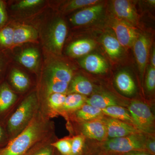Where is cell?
<instances>
[{
  "label": "cell",
  "instance_id": "1",
  "mask_svg": "<svg viewBox=\"0 0 155 155\" xmlns=\"http://www.w3.org/2000/svg\"><path fill=\"white\" fill-rule=\"evenodd\" d=\"M54 125L40 107L30 124L0 148V155H26L37 147L52 141Z\"/></svg>",
  "mask_w": 155,
  "mask_h": 155
},
{
  "label": "cell",
  "instance_id": "2",
  "mask_svg": "<svg viewBox=\"0 0 155 155\" xmlns=\"http://www.w3.org/2000/svg\"><path fill=\"white\" fill-rule=\"evenodd\" d=\"M40 107L37 91L31 93L22 100L5 123L9 141L15 138L28 126Z\"/></svg>",
  "mask_w": 155,
  "mask_h": 155
},
{
  "label": "cell",
  "instance_id": "3",
  "mask_svg": "<svg viewBox=\"0 0 155 155\" xmlns=\"http://www.w3.org/2000/svg\"><path fill=\"white\" fill-rule=\"evenodd\" d=\"M73 77V70L69 65L57 59H50L45 63L38 90L57 82L70 83Z\"/></svg>",
  "mask_w": 155,
  "mask_h": 155
},
{
  "label": "cell",
  "instance_id": "4",
  "mask_svg": "<svg viewBox=\"0 0 155 155\" xmlns=\"http://www.w3.org/2000/svg\"><path fill=\"white\" fill-rule=\"evenodd\" d=\"M147 140L145 137L140 132L123 137L110 139L104 143L103 148L107 151L122 154L134 151L147 152Z\"/></svg>",
  "mask_w": 155,
  "mask_h": 155
},
{
  "label": "cell",
  "instance_id": "5",
  "mask_svg": "<svg viewBox=\"0 0 155 155\" xmlns=\"http://www.w3.org/2000/svg\"><path fill=\"white\" fill-rule=\"evenodd\" d=\"M128 110L133 125L139 131L149 134L154 132V116L147 105L140 101H133Z\"/></svg>",
  "mask_w": 155,
  "mask_h": 155
},
{
  "label": "cell",
  "instance_id": "6",
  "mask_svg": "<svg viewBox=\"0 0 155 155\" xmlns=\"http://www.w3.org/2000/svg\"><path fill=\"white\" fill-rule=\"evenodd\" d=\"M67 34V27L63 19L58 18L51 22L45 36V47L50 52L60 55Z\"/></svg>",
  "mask_w": 155,
  "mask_h": 155
},
{
  "label": "cell",
  "instance_id": "7",
  "mask_svg": "<svg viewBox=\"0 0 155 155\" xmlns=\"http://www.w3.org/2000/svg\"><path fill=\"white\" fill-rule=\"evenodd\" d=\"M109 22L114 35L122 47L129 48L133 47L140 35L135 26L114 16L111 17Z\"/></svg>",
  "mask_w": 155,
  "mask_h": 155
},
{
  "label": "cell",
  "instance_id": "8",
  "mask_svg": "<svg viewBox=\"0 0 155 155\" xmlns=\"http://www.w3.org/2000/svg\"><path fill=\"white\" fill-rule=\"evenodd\" d=\"M111 8L114 17L135 26L138 21V15L130 1L115 0L111 2Z\"/></svg>",
  "mask_w": 155,
  "mask_h": 155
},
{
  "label": "cell",
  "instance_id": "9",
  "mask_svg": "<svg viewBox=\"0 0 155 155\" xmlns=\"http://www.w3.org/2000/svg\"><path fill=\"white\" fill-rule=\"evenodd\" d=\"M150 38L144 34L139 35L133 45L134 52L141 78L144 76L150 47Z\"/></svg>",
  "mask_w": 155,
  "mask_h": 155
},
{
  "label": "cell",
  "instance_id": "10",
  "mask_svg": "<svg viewBox=\"0 0 155 155\" xmlns=\"http://www.w3.org/2000/svg\"><path fill=\"white\" fill-rule=\"evenodd\" d=\"M103 121L107 127V135L110 139L123 137L140 132L135 126L118 119L110 118Z\"/></svg>",
  "mask_w": 155,
  "mask_h": 155
},
{
  "label": "cell",
  "instance_id": "11",
  "mask_svg": "<svg viewBox=\"0 0 155 155\" xmlns=\"http://www.w3.org/2000/svg\"><path fill=\"white\" fill-rule=\"evenodd\" d=\"M17 95L7 81L0 83V121L5 123L9 112L17 102Z\"/></svg>",
  "mask_w": 155,
  "mask_h": 155
},
{
  "label": "cell",
  "instance_id": "12",
  "mask_svg": "<svg viewBox=\"0 0 155 155\" xmlns=\"http://www.w3.org/2000/svg\"><path fill=\"white\" fill-rule=\"evenodd\" d=\"M104 10V5L99 3L81 9L75 13L71 17L70 20L74 25H87L98 19L102 14Z\"/></svg>",
  "mask_w": 155,
  "mask_h": 155
},
{
  "label": "cell",
  "instance_id": "13",
  "mask_svg": "<svg viewBox=\"0 0 155 155\" xmlns=\"http://www.w3.org/2000/svg\"><path fill=\"white\" fill-rule=\"evenodd\" d=\"M81 131L83 136L98 141H102L107 137L105 124L100 120L84 122L81 125Z\"/></svg>",
  "mask_w": 155,
  "mask_h": 155
},
{
  "label": "cell",
  "instance_id": "14",
  "mask_svg": "<svg viewBox=\"0 0 155 155\" xmlns=\"http://www.w3.org/2000/svg\"><path fill=\"white\" fill-rule=\"evenodd\" d=\"M83 69L94 74H103L108 69L107 63L104 58L97 54L87 55L79 61Z\"/></svg>",
  "mask_w": 155,
  "mask_h": 155
},
{
  "label": "cell",
  "instance_id": "15",
  "mask_svg": "<svg viewBox=\"0 0 155 155\" xmlns=\"http://www.w3.org/2000/svg\"><path fill=\"white\" fill-rule=\"evenodd\" d=\"M96 43L90 39H81L72 42L67 48V54L71 58H78L87 55L96 47Z\"/></svg>",
  "mask_w": 155,
  "mask_h": 155
},
{
  "label": "cell",
  "instance_id": "16",
  "mask_svg": "<svg viewBox=\"0 0 155 155\" xmlns=\"http://www.w3.org/2000/svg\"><path fill=\"white\" fill-rule=\"evenodd\" d=\"M38 33L35 28L28 25H19L14 28L13 47L29 42L35 41Z\"/></svg>",
  "mask_w": 155,
  "mask_h": 155
},
{
  "label": "cell",
  "instance_id": "17",
  "mask_svg": "<svg viewBox=\"0 0 155 155\" xmlns=\"http://www.w3.org/2000/svg\"><path fill=\"white\" fill-rule=\"evenodd\" d=\"M101 43L104 48L111 59H118L122 56L123 47L114 33L107 32L104 35Z\"/></svg>",
  "mask_w": 155,
  "mask_h": 155
},
{
  "label": "cell",
  "instance_id": "18",
  "mask_svg": "<svg viewBox=\"0 0 155 155\" xmlns=\"http://www.w3.org/2000/svg\"><path fill=\"white\" fill-rule=\"evenodd\" d=\"M94 90V86L91 82L86 78L81 75H77L73 77L69 83L67 94L75 93L89 95Z\"/></svg>",
  "mask_w": 155,
  "mask_h": 155
},
{
  "label": "cell",
  "instance_id": "19",
  "mask_svg": "<svg viewBox=\"0 0 155 155\" xmlns=\"http://www.w3.org/2000/svg\"><path fill=\"white\" fill-rule=\"evenodd\" d=\"M116 86L121 92L130 96L135 93L136 86L134 80L129 72L125 70L120 71L115 77Z\"/></svg>",
  "mask_w": 155,
  "mask_h": 155
},
{
  "label": "cell",
  "instance_id": "20",
  "mask_svg": "<svg viewBox=\"0 0 155 155\" xmlns=\"http://www.w3.org/2000/svg\"><path fill=\"white\" fill-rule=\"evenodd\" d=\"M40 54L35 48H28L23 50L18 57V61L25 68L36 71L39 62Z\"/></svg>",
  "mask_w": 155,
  "mask_h": 155
},
{
  "label": "cell",
  "instance_id": "21",
  "mask_svg": "<svg viewBox=\"0 0 155 155\" xmlns=\"http://www.w3.org/2000/svg\"><path fill=\"white\" fill-rule=\"evenodd\" d=\"M67 94L61 93H54L50 95L45 101V108L42 110L48 117L52 116L62 110Z\"/></svg>",
  "mask_w": 155,
  "mask_h": 155
},
{
  "label": "cell",
  "instance_id": "22",
  "mask_svg": "<svg viewBox=\"0 0 155 155\" xmlns=\"http://www.w3.org/2000/svg\"><path fill=\"white\" fill-rule=\"evenodd\" d=\"M9 80L12 86L20 92L26 91L30 87L31 81L29 77L19 69L14 68L11 70Z\"/></svg>",
  "mask_w": 155,
  "mask_h": 155
},
{
  "label": "cell",
  "instance_id": "23",
  "mask_svg": "<svg viewBox=\"0 0 155 155\" xmlns=\"http://www.w3.org/2000/svg\"><path fill=\"white\" fill-rule=\"evenodd\" d=\"M86 104L101 110L112 106L118 105V101L114 96L108 93H102L92 95L87 98Z\"/></svg>",
  "mask_w": 155,
  "mask_h": 155
},
{
  "label": "cell",
  "instance_id": "24",
  "mask_svg": "<svg viewBox=\"0 0 155 155\" xmlns=\"http://www.w3.org/2000/svg\"><path fill=\"white\" fill-rule=\"evenodd\" d=\"M103 114L101 109L87 104H84L75 113L78 119L85 122L100 119Z\"/></svg>",
  "mask_w": 155,
  "mask_h": 155
},
{
  "label": "cell",
  "instance_id": "25",
  "mask_svg": "<svg viewBox=\"0 0 155 155\" xmlns=\"http://www.w3.org/2000/svg\"><path fill=\"white\" fill-rule=\"evenodd\" d=\"M87 99L86 96L78 94H67L61 111L67 112L76 111L86 103Z\"/></svg>",
  "mask_w": 155,
  "mask_h": 155
},
{
  "label": "cell",
  "instance_id": "26",
  "mask_svg": "<svg viewBox=\"0 0 155 155\" xmlns=\"http://www.w3.org/2000/svg\"><path fill=\"white\" fill-rule=\"evenodd\" d=\"M104 114L120 121H126L133 124V121L129 111L125 108L118 105L112 106L102 109Z\"/></svg>",
  "mask_w": 155,
  "mask_h": 155
},
{
  "label": "cell",
  "instance_id": "27",
  "mask_svg": "<svg viewBox=\"0 0 155 155\" xmlns=\"http://www.w3.org/2000/svg\"><path fill=\"white\" fill-rule=\"evenodd\" d=\"M14 28L6 25L0 28V50H5L13 47Z\"/></svg>",
  "mask_w": 155,
  "mask_h": 155
},
{
  "label": "cell",
  "instance_id": "28",
  "mask_svg": "<svg viewBox=\"0 0 155 155\" xmlns=\"http://www.w3.org/2000/svg\"><path fill=\"white\" fill-rule=\"evenodd\" d=\"M101 1L98 0H72L68 1L61 8L64 13H68L77 9L85 8L99 4Z\"/></svg>",
  "mask_w": 155,
  "mask_h": 155
},
{
  "label": "cell",
  "instance_id": "29",
  "mask_svg": "<svg viewBox=\"0 0 155 155\" xmlns=\"http://www.w3.org/2000/svg\"><path fill=\"white\" fill-rule=\"evenodd\" d=\"M51 145L61 155H72L71 139L65 138L52 143Z\"/></svg>",
  "mask_w": 155,
  "mask_h": 155
},
{
  "label": "cell",
  "instance_id": "30",
  "mask_svg": "<svg viewBox=\"0 0 155 155\" xmlns=\"http://www.w3.org/2000/svg\"><path fill=\"white\" fill-rule=\"evenodd\" d=\"M52 141L48 142L31 150L26 155H54V147Z\"/></svg>",
  "mask_w": 155,
  "mask_h": 155
},
{
  "label": "cell",
  "instance_id": "31",
  "mask_svg": "<svg viewBox=\"0 0 155 155\" xmlns=\"http://www.w3.org/2000/svg\"><path fill=\"white\" fill-rule=\"evenodd\" d=\"M72 155H81L84 144V136L79 135L71 139Z\"/></svg>",
  "mask_w": 155,
  "mask_h": 155
},
{
  "label": "cell",
  "instance_id": "32",
  "mask_svg": "<svg viewBox=\"0 0 155 155\" xmlns=\"http://www.w3.org/2000/svg\"><path fill=\"white\" fill-rule=\"evenodd\" d=\"M44 2L42 0H22L13 6V8L18 11H25L35 8Z\"/></svg>",
  "mask_w": 155,
  "mask_h": 155
},
{
  "label": "cell",
  "instance_id": "33",
  "mask_svg": "<svg viewBox=\"0 0 155 155\" xmlns=\"http://www.w3.org/2000/svg\"><path fill=\"white\" fill-rule=\"evenodd\" d=\"M147 90L149 92L153 91L155 88V68L151 66L148 68L145 81Z\"/></svg>",
  "mask_w": 155,
  "mask_h": 155
},
{
  "label": "cell",
  "instance_id": "34",
  "mask_svg": "<svg viewBox=\"0 0 155 155\" xmlns=\"http://www.w3.org/2000/svg\"><path fill=\"white\" fill-rule=\"evenodd\" d=\"M8 61V58L5 50H0V83L4 81Z\"/></svg>",
  "mask_w": 155,
  "mask_h": 155
},
{
  "label": "cell",
  "instance_id": "35",
  "mask_svg": "<svg viewBox=\"0 0 155 155\" xmlns=\"http://www.w3.org/2000/svg\"><path fill=\"white\" fill-rule=\"evenodd\" d=\"M6 5L5 1L0 0V28L5 25L8 22V15Z\"/></svg>",
  "mask_w": 155,
  "mask_h": 155
},
{
  "label": "cell",
  "instance_id": "36",
  "mask_svg": "<svg viewBox=\"0 0 155 155\" xmlns=\"http://www.w3.org/2000/svg\"><path fill=\"white\" fill-rule=\"evenodd\" d=\"M9 141L5 122L0 121V148L5 146Z\"/></svg>",
  "mask_w": 155,
  "mask_h": 155
},
{
  "label": "cell",
  "instance_id": "37",
  "mask_svg": "<svg viewBox=\"0 0 155 155\" xmlns=\"http://www.w3.org/2000/svg\"><path fill=\"white\" fill-rule=\"evenodd\" d=\"M146 149L147 152L151 154L155 155V141L153 139L147 140L146 143Z\"/></svg>",
  "mask_w": 155,
  "mask_h": 155
},
{
  "label": "cell",
  "instance_id": "38",
  "mask_svg": "<svg viewBox=\"0 0 155 155\" xmlns=\"http://www.w3.org/2000/svg\"><path fill=\"white\" fill-rule=\"evenodd\" d=\"M121 155H153L147 152L143 151H134L130 152L125 153L122 154Z\"/></svg>",
  "mask_w": 155,
  "mask_h": 155
},
{
  "label": "cell",
  "instance_id": "39",
  "mask_svg": "<svg viewBox=\"0 0 155 155\" xmlns=\"http://www.w3.org/2000/svg\"><path fill=\"white\" fill-rule=\"evenodd\" d=\"M151 66L155 68V48L153 49L151 55Z\"/></svg>",
  "mask_w": 155,
  "mask_h": 155
},
{
  "label": "cell",
  "instance_id": "40",
  "mask_svg": "<svg viewBox=\"0 0 155 155\" xmlns=\"http://www.w3.org/2000/svg\"><path fill=\"white\" fill-rule=\"evenodd\" d=\"M149 3L150 5H154L155 4V0H149L147 1Z\"/></svg>",
  "mask_w": 155,
  "mask_h": 155
}]
</instances>
